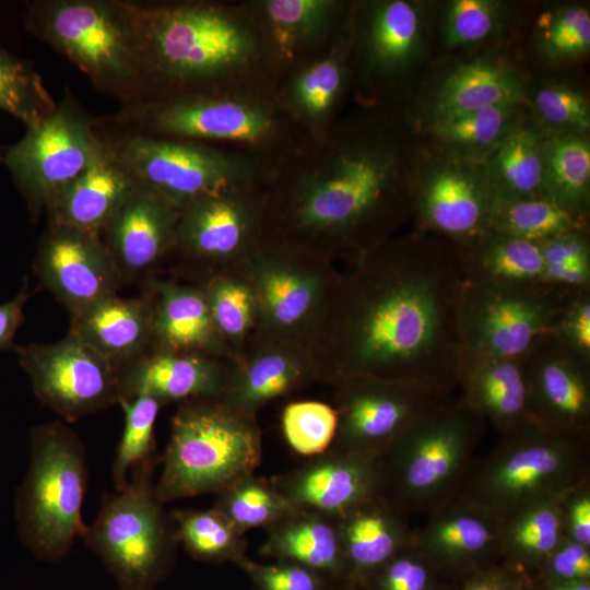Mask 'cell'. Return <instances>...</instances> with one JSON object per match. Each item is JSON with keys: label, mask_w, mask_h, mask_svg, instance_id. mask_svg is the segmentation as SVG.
<instances>
[{"label": "cell", "mask_w": 590, "mask_h": 590, "mask_svg": "<svg viewBox=\"0 0 590 590\" xmlns=\"http://www.w3.org/2000/svg\"><path fill=\"white\" fill-rule=\"evenodd\" d=\"M134 4L145 51L144 98L274 87L275 56L251 0Z\"/></svg>", "instance_id": "cell-3"}, {"label": "cell", "mask_w": 590, "mask_h": 590, "mask_svg": "<svg viewBox=\"0 0 590 590\" xmlns=\"http://www.w3.org/2000/svg\"><path fill=\"white\" fill-rule=\"evenodd\" d=\"M137 186L138 181L108 144L99 158L48 201L45 208L48 226L72 227L101 234Z\"/></svg>", "instance_id": "cell-30"}, {"label": "cell", "mask_w": 590, "mask_h": 590, "mask_svg": "<svg viewBox=\"0 0 590 590\" xmlns=\"http://www.w3.org/2000/svg\"><path fill=\"white\" fill-rule=\"evenodd\" d=\"M586 214L544 196L494 199L488 231L541 244L557 236L586 231Z\"/></svg>", "instance_id": "cell-37"}, {"label": "cell", "mask_w": 590, "mask_h": 590, "mask_svg": "<svg viewBox=\"0 0 590 590\" xmlns=\"http://www.w3.org/2000/svg\"><path fill=\"white\" fill-rule=\"evenodd\" d=\"M213 508L223 514L243 534L267 528L293 512L294 507L270 481L246 475L216 494Z\"/></svg>", "instance_id": "cell-43"}, {"label": "cell", "mask_w": 590, "mask_h": 590, "mask_svg": "<svg viewBox=\"0 0 590 590\" xmlns=\"http://www.w3.org/2000/svg\"><path fill=\"white\" fill-rule=\"evenodd\" d=\"M544 283L564 291L590 290V244L586 231L540 244Z\"/></svg>", "instance_id": "cell-47"}, {"label": "cell", "mask_w": 590, "mask_h": 590, "mask_svg": "<svg viewBox=\"0 0 590 590\" xmlns=\"http://www.w3.org/2000/svg\"><path fill=\"white\" fill-rule=\"evenodd\" d=\"M551 337L590 362V290L568 293L554 320Z\"/></svg>", "instance_id": "cell-52"}, {"label": "cell", "mask_w": 590, "mask_h": 590, "mask_svg": "<svg viewBox=\"0 0 590 590\" xmlns=\"http://www.w3.org/2000/svg\"><path fill=\"white\" fill-rule=\"evenodd\" d=\"M544 51L552 58L577 57L590 47V15L581 7H565L539 20Z\"/></svg>", "instance_id": "cell-49"}, {"label": "cell", "mask_w": 590, "mask_h": 590, "mask_svg": "<svg viewBox=\"0 0 590 590\" xmlns=\"http://www.w3.org/2000/svg\"><path fill=\"white\" fill-rule=\"evenodd\" d=\"M281 426L287 445L298 455L317 457L328 451L335 438V409L320 401H297L285 405Z\"/></svg>", "instance_id": "cell-46"}, {"label": "cell", "mask_w": 590, "mask_h": 590, "mask_svg": "<svg viewBox=\"0 0 590 590\" xmlns=\"http://www.w3.org/2000/svg\"><path fill=\"white\" fill-rule=\"evenodd\" d=\"M409 518L381 496L338 519L346 582L357 586L373 576L401 550L412 544Z\"/></svg>", "instance_id": "cell-33"}, {"label": "cell", "mask_w": 590, "mask_h": 590, "mask_svg": "<svg viewBox=\"0 0 590 590\" xmlns=\"http://www.w3.org/2000/svg\"><path fill=\"white\" fill-rule=\"evenodd\" d=\"M437 568L413 544L401 550L365 583L371 590H429Z\"/></svg>", "instance_id": "cell-51"}, {"label": "cell", "mask_w": 590, "mask_h": 590, "mask_svg": "<svg viewBox=\"0 0 590 590\" xmlns=\"http://www.w3.org/2000/svg\"><path fill=\"white\" fill-rule=\"evenodd\" d=\"M338 426L331 447L379 457L435 401L426 388L373 377L333 385Z\"/></svg>", "instance_id": "cell-17"}, {"label": "cell", "mask_w": 590, "mask_h": 590, "mask_svg": "<svg viewBox=\"0 0 590 590\" xmlns=\"http://www.w3.org/2000/svg\"><path fill=\"white\" fill-rule=\"evenodd\" d=\"M74 334L118 373L154 350L153 314L148 294L122 298L110 296L71 316Z\"/></svg>", "instance_id": "cell-31"}, {"label": "cell", "mask_w": 590, "mask_h": 590, "mask_svg": "<svg viewBox=\"0 0 590 590\" xmlns=\"http://www.w3.org/2000/svg\"><path fill=\"white\" fill-rule=\"evenodd\" d=\"M475 457L458 497L503 519L590 483V437L557 433L533 421L503 435Z\"/></svg>", "instance_id": "cell-7"}, {"label": "cell", "mask_w": 590, "mask_h": 590, "mask_svg": "<svg viewBox=\"0 0 590 590\" xmlns=\"http://www.w3.org/2000/svg\"><path fill=\"white\" fill-rule=\"evenodd\" d=\"M101 130L133 178L179 211L197 199L233 186L268 187L276 165L255 155L208 143L158 138L113 123Z\"/></svg>", "instance_id": "cell-11"}, {"label": "cell", "mask_w": 590, "mask_h": 590, "mask_svg": "<svg viewBox=\"0 0 590 590\" xmlns=\"http://www.w3.org/2000/svg\"><path fill=\"white\" fill-rule=\"evenodd\" d=\"M543 153L544 196L586 214L590 191V148L576 137L550 141Z\"/></svg>", "instance_id": "cell-42"}, {"label": "cell", "mask_w": 590, "mask_h": 590, "mask_svg": "<svg viewBox=\"0 0 590 590\" xmlns=\"http://www.w3.org/2000/svg\"><path fill=\"white\" fill-rule=\"evenodd\" d=\"M523 365L531 420L557 433L590 437V362L550 335Z\"/></svg>", "instance_id": "cell-21"}, {"label": "cell", "mask_w": 590, "mask_h": 590, "mask_svg": "<svg viewBox=\"0 0 590 590\" xmlns=\"http://www.w3.org/2000/svg\"><path fill=\"white\" fill-rule=\"evenodd\" d=\"M262 440L256 414L221 398L182 401L170 423L161 456L155 493L163 504L219 494L252 474L261 463Z\"/></svg>", "instance_id": "cell-8"}, {"label": "cell", "mask_w": 590, "mask_h": 590, "mask_svg": "<svg viewBox=\"0 0 590 590\" xmlns=\"http://www.w3.org/2000/svg\"><path fill=\"white\" fill-rule=\"evenodd\" d=\"M459 253L427 236L388 238L337 271L308 341L318 381L373 377L457 388Z\"/></svg>", "instance_id": "cell-1"}, {"label": "cell", "mask_w": 590, "mask_h": 590, "mask_svg": "<svg viewBox=\"0 0 590 590\" xmlns=\"http://www.w3.org/2000/svg\"><path fill=\"white\" fill-rule=\"evenodd\" d=\"M457 250L464 281L544 283L540 244L487 231Z\"/></svg>", "instance_id": "cell-35"}, {"label": "cell", "mask_w": 590, "mask_h": 590, "mask_svg": "<svg viewBox=\"0 0 590 590\" xmlns=\"http://www.w3.org/2000/svg\"><path fill=\"white\" fill-rule=\"evenodd\" d=\"M156 455L137 464L125 487L104 493L81 538L103 562L118 590H155L172 573L179 544L155 493Z\"/></svg>", "instance_id": "cell-10"}, {"label": "cell", "mask_w": 590, "mask_h": 590, "mask_svg": "<svg viewBox=\"0 0 590 590\" xmlns=\"http://www.w3.org/2000/svg\"><path fill=\"white\" fill-rule=\"evenodd\" d=\"M236 270L257 300L258 322L250 338L308 345L337 274L334 264L262 239Z\"/></svg>", "instance_id": "cell-14"}, {"label": "cell", "mask_w": 590, "mask_h": 590, "mask_svg": "<svg viewBox=\"0 0 590 590\" xmlns=\"http://www.w3.org/2000/svg\"><path fill=\"white\" fill-rule=\"evenodd\" d=\"M484 424L460 398H439L378 457L381 497L408 518L455 498Z\"/></svg>", "instance_id": "cell-6"}, {"label": "cell", "mask_w": 590, "mask_h": 590, "mask_svg": "<svg viewBox=\"0 0 590 590\" xmlns=\"http://www.w3.org/2000/svg\"><path fill=\"white\" fill-rule=\"evenodd\" d=\"M180 214L158 192L138 182L101 232L123 281L149 272L173 253Z\"/></svg>", "instance_id": "cell-24"}, {"label": "cell", "mask_w": 590, "mask_h": 590, "mask_svg": "<svg viewBox=\"0 0 590 590\" xmlns=\"http://www.w3.org/2000/svg\"><path fill=\"white\" fill-rule=\"evenodd\" d=\"M2 157H3V155H2V153L0 151V163H2Z\"/></svg>", "instance_id": "cell-61"}, {"label": "cell", "mask_w": 590, "mask_h": 590, "mask_svg": "<svg viewBox=\"0 0 590 590\" xmlns=\"http://www.w3.org/2000/svg\"><path fill=\"white\" fill-rule=\"evenodd\" d=\"M55 106L56 102L33 64L9 52L0 43V110L27 127Z\"/></svg>", "instance_id": "cell-45"}, {"label": "cell", "mask_w": 590, "mask_h": 590, "mask_svg": "<svg viewBox=\"0 0 590 590\" xmlns=\"http://www.w3.org/2000/svg\"><path fill=\"white\" fill-rule=\"evenodd\" d=\"M110 121L146 135L244 152L276 166L309 143L280 108L274 87L142 98L125 104Z\"/></svg>", "instance_id": "cell-4"}, {"label": "cell", "mask_w": 590, "mask_h": 590, "mask_svg": "<svg viewBox=\"0 0 590 590\" xmlns=\"http://www.w3.org/2000/svg\"><path fill=\"white\" fill-rule=\"evenodd\" d=\"M560 499L530 504L502 519V556L515 565H542L566 540Z\"/></svg>", "instance_id": "cell-38"}, {"label": "cell", "mask_w": 590, "mask_h": 590, "mask_svg": "<svg viewBox=\"0 0 590 590\" xmlns=\"http://www.w3.org/2000/svg\"><path fill=\"white\" fill-rule=\"evenodd\" d=\"M548 590H590L589 581H556Z\"/></svg>", "instance_id": "cell-59"}, {"label": "cell", "mask_w": 590, "mask_h": 590, "mask_svg": "<svg viewBox=\"0 0 590 590\" xmlns=\"http://www.w3.org/2000/svg\"><path fill=\"white\" fill-rule=\"evenodd\" d=\"M314 381L318 376L307 345L250 338L231 361L221 399L256 414L266 403Z\"/></svg>", "instance_id": "cell-25"}, {"label": "cell", "mask_w": 590, "mask_h": 590, "mask_svg": "<svg viewBox=\"0 0 590 590\" xmlns=\"http://www.w3.org/2000/svg\"><path fill=\"white\" fill-rule=\"evenodd\" d=\"M413 527L412 544L437 568L473 566L502 556L495 515L456 496Z\"/></svg>", "instance_id": "cell-28"}, {"label": "cell", "mask_w": 590, "mask_h": 590, "mask_svg": "<svg viewBox=\"0 0 590 590\" xmlns=\"http://www.w3.org/2000/svg\"><path fill=\"white\" fill-rule=\"evenodd\" d=\"M554 581H589L590 547L565 540L543 564Z\"/></svg>", "instance_id": "cell-55"}, {"label": "cell", "mask_w": 590, "mask_h": 590, "mask_svg": "<svg viewBox=\"0 0 590 590\" xmlns=\"http://www.w3.org/2000/svg\"><path fill=\"white\" fill-rule=\"evenodd\" d=\"M149 288L154 350L234 357L215 327L199 284L153 280Z\"/></svg>", "instance_id": "cell-29"}, {"label": "cell", "mask_w": 590, "mask_h": 590, "mask_svg": "<svg viewBox=\"0 0 590 590\" xmlns=\"http://www.w3.org/2000/svg\"><path fill=\"white\" fill-rule=\"evenodd\" d=\"M178 543L193 559L237 564L245 556L244 534L219 510L176 509L169 512Z\"/></svg>", "instance_id": "cell-41"}, {"label": "cell", "mask_w": 590, "mask_h": 590, "mask_svg": "<svg viewBox=\"0 0 590 590\" xmlns=\"http://www.w3.org/2000/svg\"><path fill=\"white\" fill-rule=\"evenodd\" d=\"M31 293L25 282L12 299L0 304V350H14L15 334L24 320V308Z\"/></svg>", "instance_id": "cell-57"}, {"label": "cell", "mask_w": 590, "mask_h": 590, "mask_svg": "<svg viewBox=\"0 0 590 590\" xmlns=\"http://www.w3.org/2000/svg\"><path fill=\"white\" fill-rule=\"evenodd\" d=\"M562 514L566 540L590 547V483L563 498Z\"/></svg>", "instance_id": "cell-56"}, {"label": "cell", "mask_w": 590, "mask_h": 590, "mask_svg": "<svg viewBox=\"0 0 590 590\" xmlns=\"http://www.w3.org/2000/svg\"><path fill=\"white\" fill-rule=\"evenodd\" d=\"M34 270L71 316L117 295L123 283L101 234L72 227L48 226L37 245Z\"/></svg>", "instance_id": "cell-19"}, {"label": "cell", "mask_w": 590, "mask_h": 590, "mask_svg": "<svg viewBox=\"0 0 590 590\" xmlns=\"http://www.w3.org/2000/svg\"><path fill=\"white\" fill-rule=\"evenodd\" d=\"M352 87L346 33L329 50L279 74L274 95L290 121L308 142L324 137L340 119Z\"/></svg>", "instance_id": "cell-23"}, {"label": "cell", "mask_w": 590, "mask_h": 590, "mask_svg": "<svg viewBox=\"0 0 590 590\" xmlns=\"http://www.w3.org/2000/svg\"><path fill=\"white\" fill-rule=\"evenodd\" d=\"M457 388L463 403L499 435L532 421L523 358L462 356Z\"/></svg>", "instance_id": "cell-32"}, {"label": "cell", "mask_w": 590, "mask_h": 590, "mask_svg": "<svg viewBox=\"0 0 590 590\" xmlns=\"http://www.w3.org/2000/svg\"><path fill=\"white\" fill-rule=\"evenodd\" d=\"M271 40L278 76L329 50L347 30L352 2L251 0ZM278 79V78H276Z\"/></svg>", "instance_id": "cell-26"}, {"label": "cell", "mask_w": 590, "mask_h": 590, "mask_svg": "<svg viewBox=\"0 0 590 590\" xmlns=\"http://www.w3.org/2000/svg\"><path fill=\"white\" fill-rule=\"evenodd\" d=\"M494 199H520L543 194V153L535 134L518 130L506 135L487 172Z\"/></svg>", "instance_id": "cell-40"}, {"label": "cell", "mask_w": 590, "mask_h": 590, "mask_svg": "<svg viewBox=\"0 0 590 590\" xmlns=\"http://www.w3.org/2000/svg\"><path fill=\"white\" fill-rule=\"evenodd\" d=\"M421 226L461 248L488 231L494 194L486 174L448 165L406 185Z\"/></svg>", "instance_id": "cell-22"}, {"label": "cell", "mask_w": 590, "mask_h": 590, "mask_svg": "<svg viewBox=\"0 0 590 590\" xmlns=\"http://www.w3.org/2000/svg\"><path fill=\"white\" fill-rule=\"evenodd\" d=\"M30 464L15 497L22 543L39 560L58 562L81 538L88 484L87 451L61 420L34 426Z\"/></svg>", "instance_id": "cell-9"}, {"label": "cell", "mask_w": 590, "mask_h": 590, "mask_svg": "<svg viewBox=\"0 0 590 590\" xmlns=\"http://www.w3.org/2000/svg\"><path fill=\"white\" fill-rule=\"evenodd\" d=\"M266 531L261 555L297 563L333 582L346 581L338 519L297 508Z\"/></svg>", "instance_id": "cell-34"}, {"label": "cell", "mask_w": 590, "mask_h": 590, "mask_svg": "<svg viewBox=\"0 0 590 590\" xmlns=\"http://www.w3.org/2000/svg\"><path fill=\"white\" fill-rule=\"evenodd\" d=\"M520 96L521 82L508 66L479 59L459 67L446 79L436 98L437 118L512 105Z\"/></svg>", "instance_id": "cell-36"}, {"label": "cell", "mask_w": 590, "mask_h": 590, "mask_svg": "<svg viewBox=\"0 0 590 590\" xmlns=\"http://www.w3.org/2000/svg\"><path fill=\"white\" fill-rule=\"evenodd\" d=\"M465 583L462 590H514L511 585L498 573H487Z\"/></svg>", "instance_id": "cell-58"}, {"label": "cell", "mask_w": 590, "mask_h": 590, "mask_svg": "<svg viewBox=\"0 0 590 590\" xmlns=\"http://www.w3.org/2000/svg\"><path fill=\"white\" fill-rule=\"evenodd\" d=\"M24 26L102 93L123 105L145 97V51L134 1L36 0L25 11Z\"/></svg>", "instance_id": "cell-5"}, {"label": "cell", "mask_w": 590, "mask_h": 590, "mask_svg": "<svg viewBox=\"0 0 590 590\" xmlns=\"http://www.w3.org/2000/svg\"><path fill=\"white\" fill-rule=\"evenodd\" d=\"M253 590H328L333 583L323 575L288 560L258 563L245 556L236 564Z\"/></svg>", "instance_id": "cell-50"}, {"label": "cell", "mask_w": 590, "mask_h": 590, "mask_svg": "<svg viewBox=\"0 0 590 590\" xmlns=\"http://www.w3.org/2000/svg\"><path fill=\"white\" fill-rule=\"evenodd\" d=\"M199 285L220 335L237 355L258 322L257 300L250 285L236 269L210 275Z\"/></svg>", "instance_id": "cell-39"}, {"label": "cell", "mask_w": 590, "mask_h": 590, "mask_svg": "<svg viewBox=\"0 0 590 590\" xmlns=\"http://www.w3.org/2000/svg\"><path fill=\"white\" fill-rule=\"evenodd\" d=\"M270 482L294 507L335 519L381 496L379 458L333 447Z\"/></svg>", "instance_id": "cell-20"}, {"label": "cell", "mask_w": 590, "mask_h": 590, "mask_svg": "<svg viewBox=\"0 0 590 590\" xmlns=\"http://www.w3.org/2000/svg\"><path fill=\"white\" fill-rule=\"evenodd\" d=\"M101 120L92 117L67 91L52 110L27 126L10 145L2 163L22 194L32 219L51 197L106 151Z\"/></svg>", "instance_id": "cell-13"}, {"label": "cell", "mask_w": 590, "mask_h": 590, "mask_svg": "<svg viewBox=\"0 0 590 590\" xmlns=\"http://www.w3.org/2000/svg\"><path fill=\"white\" fill-rule=\"evenodd\" d=\"M421 20L405 0L353 3L346 31L352 87L362 94L387 93L417 51Z\"/></svg>", "instance_id": "cell-18"}, {"label": "cell", "mask_w": 590, "mask_h": 590, "mask_svg": "<svg viewBox=\"0 0 590 590\" xmlns=\"http://www.w3.org/2000/svg\"><path fill=\"white\" fill-rule=\"evenodd\" d=\"M512 105H500L437 118L436 135L448 144L481 149L500 142L509 123Z\"/></svg>", "instance_id": "cell-48"}, {"label": "cell", "mask_w": 590, "mask_h": 590, "mask_svg": "<svg viewBox=\"0 0 590 590\" xmlns=\"http://www.w3.org/2000/svg\"><path fill=\"white\" fill-rule=\"evenodd\" d=\"M123 412V429L111 465L116 491L125 487L131 470L156 456L155 422L162 404L150 396L118 401Z\"/></svg>", "instance_id": "cell-44"}, {"label": "cell", "mask_w": 590, "mask_h": 590, "mask_svg": "<svg viewBox=\"0 0 590 590\" xmlns=\"http://www.w3.org/2000/svg\"><path fill=\"white\" fill-rule=\"evenodd\" d=\"M568 293L543 282L463 281L457 311L461 357L524 358L551 335Z\"/></svg>", "instance_id": "cell-12"}, {"label": "cell", "mask_w": 590, "mask_h": 590, "mask_svg": "<svg viewBox=\"0 0 590 590\" xmlns=\"http://www.w3.org/2000/svg\"><path fill=\"white\" fill-rule=\"evenodd\" d=\"M497 21V4L488 0H456L449 5L445 33L450 45L486 38Z\"/></svg>", "instance_id": "cell-53"}, {"label": "cell", "mask_w": 590, "mask_h": 590, "mask_svg": "<svg viewBox=\"0 0 590 590\" xmlns=\"http://www.w3.org/2000/svg\"><path fill=\"white\" fill-rule=\"evenodd\" d=\"M541 117L550 125L575 131L590 126V110L585 96L565 85H548L538 91L534 98Z\"/></svg>", "instance_id": "cell-54"}, {"label": "cell", "mask_w": 590, "mask_h": 590, "mask_svg": "<svg viewBox=\"0 0 590 590\" xmlns=\"http://www.w3.org/2000/svg\"><path fill=\"white\" fill-rule=\"evenodd\" d=\"M37 399L63 422L118 403V371L72 333L55 343H28L13 350Z\"/></svg>", "instance_id": "cell-16"}, {"label": "cell", "mask_w": 590, "mask_h": 590, "mask_svg": "<svg viewBox=\"0 0 590 590\" xmlns=\"http://www.w3.org/2000/svg\"><path fill=\"white\" fill-rule=\"evenodd\" d=\"M232 358L153 350L118 373L120 399L150 396L162 405L194 398H221Z\"/></svg>", "instance_id": "cell-27"}, {"label": "cell", "mask_w": 590, "mask_h": 590, "mask_svg": "<svg viewBox=\"0 0 590 590\" xmlns=\"http://www.w3.org/2000/svg\"><path fill=\"white\" fill-rule=\"evenodd\" d=\"M266 187L233 186L206 194L180 214L173 253L205 278L235 270L262 241Z\"/></svg>", "instance_id": "cell-15"}, {"label": "cell", "mask_w": 590, "mask_h": 590, "mask_svg": "<svg viewBox=\"0 0 590 590\" xmlns=\"http://www.w3.org/2000/svg\"><path fill=\"white\" fill-rule=\"evenodd\" d=\"M354 588L355 586L346 581H342L333 583L328 590H355Z\"/></svg>", "instance_id": "cell-60"}, {"label": "cell", "mask_w": 590, "mask_h": 590, "mask_svg": "<svg viewBox=\"0 0 590 590\" xmlns=\"http://www.w3.org/2000/svg\"><path fill=\"white\" fill-rule=\"evenodd\" d=\"M387 117L340 118L276 167L263 239L334 264L390 238L409 209L402 152Z\"/></svg>", "instance_id": "cell-2"}]
</instances>
